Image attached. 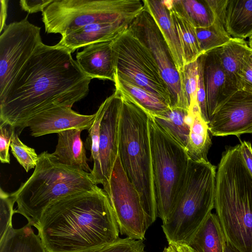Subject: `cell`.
I'll use <instances>...</instances> for the list:
<instances>
[{"mask_svg": "<svg viewBox=\"0 0 252 252\" xmlns=\"http://www.w3.org/2000/svg\"><path fill=\"white\" fill-rule=\"evenodd\" d=\"M76 59L81 69L92 79L114 82L115 69L111 41L87 45L77 52Z\"/></svg>", "mask_w": 252, "mask_h": 252, "instance_id": "18", "label": "cell"}, {"mask_svg": "<svg viewBox=\"0 0 252 252\" xmlns=\"http://www.w3.org/2000/svg\"><path fill=\"white\" fill-rule=\"evenodd\" d=\"M143 9L140 0H53L42 12V21L47 33L63 36L94 23H131Z\"/></svg>", "mask_w": 252, "mask_h": 252, "instance_id": "7", "label": "cell"}, {"mask_svg": "<svg viewBox=\"0 0 252 252\" xmlns=\"http://www.w3.org/2000/svg\"><path fill=\"white\" fill-rule=\"evenodd\" d=\"M226 238L216 214L211 213L189 246L194 252H224Z\"/></svg>", "mask_w": 252, "mask_h": 252, "instance_id": "25", "label": "cell"}, {"mask_svg": "<svg viewBox=\"0 0 252 252\" xmlns=\"http://www.w3.org/2000/svg\"><path fill=\"white\" fill-rule=\"evenodd\" d=\"M151 117L164 131L186 148L192 119L190 111L171 107L160 114Z\"/></svg>", "mask_w": 252, "mask_h": 252, "instance_id": "28", "label": "cell"}, {"mask_svg": "<svg viewBox=\"0 0 252 252\" xmlns=\"http://www.w3.org/2000/svg\"><path fill=\"white\" fill-rule=\"evenodd\" d=\"M131 23L118 21L88 25L62 36L57 44L72 53L90 44L112 41Z\"/></svg>", "mask_w": 252, "mask_h": 252, "instance_id": "17", "label": "cell"}, {"mask_svg": "<svg viewBox=\"0 0 252 252\" xmlns=\"http://www.w3.org/2000/svg\"><path fill=\"white\" fill-rule=\"evenodd\" d=\"M214 209L227 241L252 252V176L240 144L226 148L218 166Z\"/></svg>", "mask_w": 252, "mask_h": 252, "instance_id": "3", "label": "cell"}, {"mask_svg": "<svg viewBox=\"0 0 252 252\" xmlns=\"http://www.w3.org/2000/svg\"><path fill=\"white\" fill-rule=\"evenodd\" d=\"M91 80L67 49L42 42L0 99V122L20 134L37 114L55 106L72 107L86 97Z\"/></svg>", "mask_w": 252, "mask_h": 252, "instance_id": "1", "label": "cell"}, {"mask_svg": "<svg viewBox=\"0 0 252 252\" xmlns=\"http://www.w3.org/2000/svg\"><path fill=\"white\" fill-rule=\"evenodd\" d=\"M121 97L118 155L127 178L139 194L149 227L158 217L149 132L150 115L122 94Z\"/></svg>", "mask_w": 252, "mask_h": 252, "instance_id": "4", "label": "cell"}, {"mask_svg": "<svg viewBox=\"0 0 252 252\" xmlns=\"http://www.w3.org/2000/svg\"><path fill=\"white\" fill-rule=\"evenodd\" d=\"M71 108L54 106L34 116L25 127H29L31 135L35 137L73 128L89 130L94 123L95 114H81Z\"/></svg>", "mask_w": 252, "mask_h": 252, "instance_id": "15", "label": "cell"}, {"mask_svg": "<svg viewBox=\"0 0 252 252\" xmlns=\"http://www.w3.org/2000/svg\"><path fill=\"white\" fill-rule=\"evenodd\" d=\"M121 94L114 92L103 102L104 111L100 126L99 167L93 181L103 185L111 173L118 153V130Z\"/></svg>", "mask_w": 252, "mask_h": 252, "instance_id": "13", "label": "cell"}, {"mask_svg": "<svg viewBox=\"0 0 252 252\" xmlns=\"http://www.w3.org/2000/svg\"><path fill=\"white\" fill-rule=\"evenodd\" d=\"M229 84L238 90V74L252 55V48L244 39L231 37L223 46L215 49Z\"/></svg>", "mask_w": 252, "mask_h": 252, "instance_id": "21", "label": "cell"}, {"mask_svg": "<svg viewBox=\"0 0 252 252\" xmlns=\"http://www.w3.org/2000/svg\"><path fill=\"white\" fill-rule=\"evenodd\" d=\"M224 252H238L226 240L224 248Z\"/></svg>", "mask_w": 252, "mask_h": 252, "instance_id": "43", "label": "cell"}, {"mask_svg": "<svg viewBox=\"0 0 252 252\" xmlns=\"http://www.w3.org/2000/svg\"><path fill=\"white\" fill-rule=\"evenodd\" d=\"M28 223L15 229L11 225L0 239V252H47L43 243Z\"/></svg>", "mask_w": 252, "mask_h": 252, "instance_id": "27", "label": "cell"}, {"mask_svg": "<svg viewBox=\"0 0 252 252\" xmlns=\"http://www.w3.org/2000/svg\"><path fill=\"white\" fill-rule=\"evenodd\" d=\"M6 25L0 36V99L7 93L14 80L42 41L41 28L28 20Z\"/></svg>", "mask_w": 252, "mask_h": 252, "instance_id": "11", "label": "cell"}, {"mask_svg": "<svg viewBox=\"0 0 252 252\" xmlns=\"http://www.w3.org/2000/svg\"><path fill=\"white\" fill-rule=\"evenodd\" d=\"M237 88L252 94V55L238 74Z\"/></svg>", "mask_w": 252, "mask_h": 252, "instance_id": "38", "label": "cell"}, {"mask_svg": "<svg viewBox=\"0 0 252 252\" xmlns=\"http://www.w3.org/2000/svg\"><path fill=\"white\" fill-rule=\"evenodd\" d=\"M216 167L209 161L189 159L175 205L162 222L169 244L188 245L214 209Z\"/></svg>", "mask_w": 252, "mask_h": 252, "instance_id": "6", "label": "cell"}, {"mask_svg": "<svg viewBox=\"0 0 252 252\" xmlns=\"http://www.w3.org/2000/svg\"><path fill=\"white\" fill-rule=\"evenodd\" d=\"M148 126L158 217L163 222L175 205L190 158L186 149L151 116Z\"/></svg>", "mask_w": 252, "mask_h": 252, "instance_id": "8", "label": "cell"}, {"mask_svg": "<svg viewBox=\"0 0 252 252\" xmlns=\"http://www.w3.org/2000/svg\"><path fill=\"white\" fill-rule=\"evenodd\" d=\"M144 9L147 11L158 27L171 54L180 75L185 65L179 39L170 11L159 0H143Z\"/></svg>", "mask_w": 252, "mask_h": 252, "instance_id": "19", "label": "cell"}, {"mask_svg": "<svg viewBox=\"0 0 252 252\" xmlns=\"http://www.w3.org/2000/svg\"><path fill=\"white\" fill-rule=\"evenodd\" d=\"M208 125L215 136L252 133V94L236 91L216 111Z\"/></svg>", "mask_w": 252, "mask_h": 252, "instance_id": "14", "label": "cell"}, {"mask_svg": "<svg viewBox=\"0 0 252 252\" xmlns=\"http://www.w3.org/2000/svg\"><path fill=\"white\" fill-rule=\"evenodd\" d=\"M242 156L246 166L252 176V147L250 142L241 141L240 144Z\"/></svg>", "mask_w": 252, "mask_h": 252, "instance_id": "40", "label": "cell"}, {"mask_svg": "<svg viewBox=\"0 0 252 252\" xmlns=\"http://www.w3.org/2000/svg\"><path fill=\"white\" fill-rule=\"evenodd\" d=\"M162 252H174L170 246L164 248Z\"/></svg>", "mask_w": 252, "mask_h": 252, "instance_id": "44", "label": "cell"}, {"mask_svg": "<svg viewBox=\"0 0 252 252\" xmlns=\"http://www.w3.org/2000/svg\"><path fill=\"white\" fill-rule=\"evenodd\" d=\"M33 226L47 252H94L120 238L110 200L100 188L55 200Z\"/></svg>", "mask_w": 252, "mask_h": 252, "instance_id": "2", "label": "cell"}, {"mask_svg": "<svg viewBox=\"0 0 252 252\" xmlns=\"http://www.w3.org/2000/svg\"><path fill=\"white\" fill-rule=\"evenodd\" d=\"M104 106L102 103L95 113L94 120L92 126L88 130L89 134L85 144V147L91 152L90 159L91 161H93V167L90 173L93 180L95 177L99 167L100 126Z\"/></svg>", "mask_w": 252, "mask_h": 252, "instance_id": "32", "label": "cell"}, {"mask_svg": "<svg viewBox=\"0 0 252 252\" xmlns=\"http://www.w3.org/2000/svg\"><path fill=\"white\" fill-rule=\"evenodd\" d=\"M192 119L187 146L186 148L190 159L207 161V155L212 145L208 124L201 116L198 104L189 110Z\"/></svg>", "mask_w": 252, "mask_h": 252, "instance_id": "24", "label": "cell"}, {"mask_svg": "<svg viewBox=\"0 0 252 252\" xmlns=\"http://www.w3.org/2000/svg\"><path fill=\"white\" fill-rule=\"evenodd\" d=\"M203 78L210 122L216 111L238 90L229 84L215 49L204 54Z\"/></svg>", "mask_w": 252, "mask_h": 252, "instance_id": "16", "label": "cell"}, {"mask_svg": "<svg viewBox=\"0 0 252 252\" xmlns=\"http://www.w3.org/2000/svg\"><path fill=\"white\" fill-rule=\"evenodd\" d=\"M122 235L144 240L149 227L139 194L127 178L118 155L108 180L103 185Z\"/></svg>", "mask_w": 252, "mask_h": 252, "instance_id": "10", "label": "cell"}, {"mask_svg": "<svg viewBox=\"0 0 252 252\" xmlns=\"http://www.w3.org/2000/svg\"><path fill=\"white\" fill-rule=\"evenodd\" d=\"M111 47L115 75L155 94L171 106L168 88L152 52L129 27L111 41Z\"/></svg>", "mask_w": 252, "mask_h": 252, "instance_id": "9", "label": "cell"}, {"mask_svg": "<svg viewBox=\"0 0 252 252\" xmlns=\"http://www.w3.org/2000/svg\"><path fill=\"white\" fill-rule=\"evenodd\" d=\"M174 252H194L192 249L188 245L180 244H169Z\"/></svg>", "mask_w": 252, "mask_h": 252, "instance_id": "42", "label": "cell"}, {"mask_svg": "<svg viewBox=\"0 0 252 252\" xmlns=\"http://www.w3.org/2000/svg\"><path fill=\"white\" fill-rule=\"evenodd\" d=\"M224 27L233 38L252 36V0H227Z\"/></svg>", "mask_w": 252, "mask_h": 252, "instance_id": "23", "label": "cell"}, {"mask_svg": "<svg viewBox=\"0 0 252 252\" xmlns=\"http://www.w3.org/2000/svg\"><path fill=\"white\" fill-rule=\"evenodd\" d=\"M199 47L202 54L220 47L231 39L224 27V21L214 17V21L210 27L195 29Z\"/></svg>", "mask_w": 252, "mask_h": 252, "instance_id": "30", "label": "cell"}, {"mask_svg": "<svg viewBox=\"0 0 252 252\" xmlns=\"http://www.w3.org/2000/svg\"><path fill=\"white\" fill-rule=\"evenodd\" d=\"M16 199L12 193H7L2 188L0 190V239L12 225V218L14 214L13 206Z\"/></svg>", "mask_w": 252, "mask_h": 252, "instance_id": "34", "label": "cell"}, {"mask_svg": "<svg viewBox=\"0 0 252 252\" xmlns=\"http://www.w3.org/2000/svg\"><path fill=\"white\" fill-rule=\"evenodd\" d=\"M114 83L115 89L122 95L138 105L151 116L160 114L171 108L160 97L116 75Z\"/></svg>", "mask_w": 252, "mask_h": 252, "instance_id": "22", "label": "cell"}, {"mask_svg": "<svg viewBox=\"0 0 252 252\" xmlns=\"http://www.w3.org/2000/svg\"><path fill=\"white\" fill-rule=\"evenodd\" d=\"M169 11L180 43L185 65L196 61L203 54L199 47L195 29L173 11Z\"/></svg>", "mask_w": 252, "mask_h": 252, "instance_id": "29", "label": "cell"}, {"mask_svg": "<svg viewBox=\"0 0 252 252\" xmlns=\"http://www.w3.org/2000/svg\"><path fill=\"white\" fill-rule=\"evenodd\" d=\"M15 131L11 125L0 122V160L2 163H10L9 149Z\"/></svg>", "mask_w": 252, "mask_h": 252, "instance_id": "37", "label": "cell"}, {"mask_svg": "<svg viewBox=\"0 0 252 252\" xmlns=\"http://www.w3.org/2000/svg\"><path fill=\"white\" fill-rule=\"evenodd\" d=\"M249 44H252V36L249 38Z\"/></svg>", "mask_w": 252, "mask_h": 252, "instance_id": "45", "label": "cell"}, {"mask_svg": "<svg viewBox=\"0 0 252 252\" xmlns=\"http://www.w3.org/2000/svg\"><path fill=\"white\" fill-rule=\"evenodd\" d=\"M82 130L76 128L58 134V143L52 154L62 164L91 173L85 146L81 138Z\"/></svg>", "mask_w": 252, "mask_h": 252, "instance_id": "20", "label": "cell"}, {"mask_svg": "<svg viewBox=\"0 0 252 252\" xmlns=\"http://www.w3.org/2000/svg\"><path fill=\"white\" fill-rule=\"evenodd\" d=\"M53 0H21L19 1L21 8L29 14L43 12Z\"/></svg>", "mask_w": 252, "mask_h": 252, "instance_id": "39", "label": "cell"}, {"mask_svg": "<svg viewBox=\"0 0 252 252\" xmlns=\"http://www.w3.org/2000/svg\"><path fill=\"white\" fill-rule=\"evenodd\" d=\"M173 11L195 29L206 28L214 21L213 14L205 0H163Z\"/></svg>", "mask_w": 252, "mask_h": 252, "instance_id": "26", "label": "cell"}, {"mask_svg": "<svg viewBox=\"0 0 252 252\" xmlns=\"http://www.w3.org/2000/svg\"><path fill=\"white\" fill-rule=\"evenodd\" d=\"M180 77L183 92L189 110L197 104L198 59L192 63L185 64L180 73Z\"/></svg>", "mask_w": 252, "mask_h": 252, "instance_id": "31", "label": "cell"}, {"mask_svg": "<svg viewBox=\"0 0 252 252\" xmlns=\"http://www.w3.org/2000/svg\"><path fill=\"white\" fill-rule=\"evenodd\" d=\"M204 61V54L201 55L198 59V80L197 90V102L202 117L208 124L209 121L207 113L206 94L203 78Z\"/></svg>", "mask_w": 252, "mask_h": 252, "instance_id": "36", "label": "cell"}, {"mask_svg": "<svg viewBox=\"0 0 252 252\" xmlns=\"http://www.w3.org/2000/svg\"><path fill=\"white\" fill-rule=\"evenodd\" d=\"M98 189L90 173L63 164L52 153L45 151L38 155L31 176L12 192L17 204L14 213L24 216L34 226L45 209L55 200Z\"/></svg>", "mask_w": 252, "mask_h": 252, "instance_id": "5", "label": "cell"}, {"mask_svg": "<svg viewBox=\"0 0 252 252\" xmlns=\"http://www.w3.org/2000/svg\"><path fill=\"white\" fill-rule=\"evenodd\" d=\"M152 52L171 97V107L189 111L184 97L182 82L169 49L156 23L144 9L128 27Z\"/></svg>", "mask_w": 252, "mask_h": 252, "instance_id": "12", "label": "cell"}, {"mask_svg": "<svg viewBox=\"0 0 252 252\" xmlns=\"http://www.w3.org/2000/svg\"><path fill=\"white\" fill-rule=\"evenodd\" d=\"M19 135L15 130L10 144L11 152L19 163L28 172L31 169L35 168L38 155L33 148L27 146L21 141Z\"/></svg>", "mask_w": 252, "mask_h": 252, "instance_id": "33", "label": "cell"}, {"mask_svg": "<svg viewBox=\"0 0 252 252\" xmlns=\"http://www.w3.org/2000/svg\"><path fill=\"white\" fill-rule=\"evenodd\" d=\"M7 0H1V17H0V32H1L6 27L5 21L7 17Z\"/></svg>", "mask_w": 252, "mask_h": 252, "instance_id": "41", "label": "cell"}, {"mask_svg": "<svg viewBox=\"0 0 252 252\" xmlns=\"http://www.w3.org/2000/svg\"><path fill=\"white\" fill-rule=\"evenodd\" d=\"M145 247L143 240L126 237L94 252H146Z\"/></svg>", "mask_w": 252, "mask_h": 252, "instance_id": "35", "label": "cell"}]
</instances>
